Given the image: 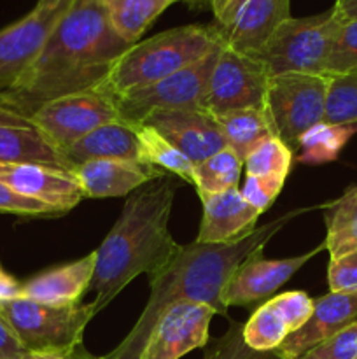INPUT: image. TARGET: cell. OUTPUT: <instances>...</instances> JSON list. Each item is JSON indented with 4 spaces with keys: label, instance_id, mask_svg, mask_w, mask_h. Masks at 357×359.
<instances>
[{
    "label": "cell",
    "instance_id": "7c38bea8",
    "mask_svg": "<svg viewBox=\"0 0 357 359\" xmlns=\"http://www.w3.org/2000/svg\"><path fill=\"white\" fill-rule=\"evenodd\" d=\"M216 311L209 305L178 302L154 323L139 359H181L209 342L210 321Z\"/></svg>",
    "mask_w": 357,
    "mask_h": 359
},
{
    "label": "cell",
    "instance_id": "f6af8a7d",
    "mask_svg": "<svg viewBox=\"0 0 357 359\" xmlns=\"http://www.w3.org/2000/svg\"><path fill=\"white\" fill-rule=\"evenodd\" d=\"M343 2H350V0H336L335 4H343Z\"/></svg>",
    "mask_w": 357,
    "mask_h": 359
},
{
    "label": "cell",
    "instance_id": "4316f807",
    "mask_svg": "<svg viewBox=\"0 0 357 359\" xmlns=\"http://www.w3.org/2000/svg\"><path fill=\"white\" fill-rule=\"evenodd\" d=\"M135 128L144 163L161 168L167 174L170 172V174L181 177L182 181L192 184L195 165L177 147L172 146L154 126L147 125V123H135Z\"/></svg>",
    "mask_w": 357,
    "mask_h": 359
},
{
    "label": "cell",
    "instance_id": "30bf717a",
    "mask_svg": "<svg viewBox=\"0 0 357 359\" xmlns=\"http://www.w3.org/2000/svg\"><path fill=\"white\" fill-rule=\"evenodd\" d=\"M72 0H37L34 9L0 30V93L35 62Z\"/></svg>",
    "mask_w": 357,
    "mask_h": 359
},
{
    "label": "cell",
    "instance_id": "d590c367",
    "mask_svg": "<svg viewBox=\"0 0 357 359\" xmlns=\"http://www.w3.org/2000/svg\"><path fill=\"white\" fill-rule=\"evenodd\" d=\"M272 304L289 323L290 332L300 330L314 312V300L304 291H289V293L276 294L275 298H272Z\"/></svg>",
    "mask_w": 357,
    "mask_h": 359
},
{
    "label": "cell",
    "instance_id": "cb8c5ba5",
    "mask_svg": "<svg viewBox=\"0 0 357 359\" xmlns=\"http://www.w3.org/2000/svg\"><path fill=\"white\" fill-rule=\"evenodd\" d=\"M326 209L328 235L324 244L331 259L357 251V186L346 189Z\"/></svg>",
    "mask_w": 357,
    "mask_h": 359
},
{
    "label": "cell",
    "instance_id": "f1b7e54d",
    "mask_svg": "<svg viewBox=\"0 0 357 359\" xmlns=\"http://www.w3.org/2000/svg\"><path fill=\"white\" fill-rule=\"evenodd\" d=\"M290 333L289 323L272 300L262 304L241 328L245 346L255 353H273Z\"/></svg>",
    "mask_w": 357,
    "mask_h": 359
},
{
    "label": "cell",
    "instance_id": "83f0119b",
    "mask_svg": "<svg viewBox=\"0 0 357 359\" xmlns=\"http://www.w3.org/2000/svg\"><path fill=\"white\" fill-rule=\"evenodd\" d=\"M241 167H244V161L230 147H224L223 151L212 154L202 163L195 165L192 186L202 200L210 195L226 191L230 188H237Z\"/></svg>",
    "mask_w": 357,
    "mask_h": 359
},
{
    "label": "cell",
    "instance_id": "7bdbcfd3",
    "mask_svg": "<svg viewBox=\"0 0 357 359\" xmlns=\"http://www.w3.org/2000/svg\"><path fill=\"white\" fill-rule=\"evenodd\" d=\"M336 9V13L340 14L342 20H357V0H350V2L343 4H335L332 6Z\"/></svg>",
    "mask_w": 357,
    "mask_h": 359
},
{
    "label": "cell",
    "instance_id": "f35d334b",
    "mask_svg": "<svg viewBox=\"0 0 357 359\" xmlns=\"http://www.w3.org/2000/svg\"><path fill=\"white\" fill-rule=\"evenodd\" d=\"M28 351L0 314V359H27Z\"/></svg>",
    "mask_w": 357,
    "mask_h": 359
},
{
    "label": "cell",
    "instance_id": "d4e9b609",
    "mask_svg": "<svg viewBox=\"0 0 357 359\" xmlns=\"http://www.w3.org/2000/svg\"><path fill=\"white\" fill-rule=\"evenodd\" d=\"M172 4L174 0H105L112 27L130 44H136Z\"/></svg>",
    "mask_w": 357,
    "mask_h": 359
},
{
    "label": "cell",
    "instance_id": "8992f818",
    "mask_svg": "<svg viewBox=\"0 0 357 359\" xmlns=\"http://www.w3.org/2000/svg\"><path fill=\"white\" fill-rule=\"evenodd\" d=\"M0 314L28 353H48L83 344L97 311L93 304L46 305L20 297L0 305Z\"/></svg>",
    "mask_w": 357,
    "mask_h": 359
},
{
    "label": "cell",
    "instance_id": "d6a6232c",
    "mask_svg": "<svg viewBox=\"0 0 357 359\" xmlns=\"http://www.w3.org/2000/svg\"><path fill=\"white\" fill-rule=\"evenodd\" d=\"M300 359H357V321L350 323Z\"/></svg>",
    "mask_w": 357,
    "mask_h": 359
},
{
    "label": "cell",
    "instance_id": "ee69618b",
    "mask_svg": "<svg viewBox=\"0 0 357 359\" xmlns=\"http://www.w3.org/2000/svg\"><path fill=\"white\" fill-rule=\"evenodd\" d=\"M174 2H186V4H212V0H174Z\"/></svg>",
    "mask_w": 357,
    "mask_h": 359
},
{
    "label": "cell",
    "instance_id": "ab89813d",
    "mask_svg": "<svg viewBox=\"0 0 357 359\" xmlns=\"http://www.w3.org/2000/svg\"><path fill=\"white\" fill-rule=\"evenodd\" d=\"M245 2L247 0H212L210 6H212L214 14H216V27H227Z\"/></svg>",
    "mask_w": 357,
    "mask_h": 359
},
{
    "label": "cell",
    "instance_id": "9c48e42d",
    "mask_svg": "<svg viewBox=\"0 0 357 359\" xmlns=\"http://www.w3.org/2000/svg\"><path fill=\"white\" fill-rule=\"evenodd\" d=\"M31 119L49 142L63 153L98 126L121 119V116L115 97L102 84L46 102L31 114Z\"/></svg>",
    "mask_w": 357,
    "mask_h": 359
},
{
    "label": "cell",
    "instance_id": "7402d4cb",
    "mask_svg": "<svg viewBox=\"0 0 357 359\" xmlns=\"http://www.w3.org/2000/svg\"><path fill=\"white\" fill-rule=\"evenodd\" d=\"M94 265L97 252L93 251L69 265L38 273L23 284V297L46 305L79 304L84 291L90 287Z\"/></svg>",
    "mask_w": 357,
    "mask_h": 359
},
{
    "label": "cell",
    "instance_id": "4fadbf2b",
    "mask_svg": "<svg viewBox=\"0 0 357 359\" xmlns=\"http://www.w3.org/2000/svg\"><path fill=\"white\" fill-rule=\"evenodd\" d=\"M322 249H326L324 242L318 248L308 251L307 255L286 259H268L262 256V249L255 251L234 270L227 280L223 291L224 307H244L265 300Z\"/></svg>",
    "mask_w": 357,
    "mask_h": 359
},
{
    "label": "cell",
    "instance_id": "1f68e13d",
    "mask_svg": "<svg viewBox=\"0 0 357 359\" xmlns=\"http://www.w3.org/2000/svg\"><path fill=\"white\" fill-rule=\"evenodd\" d=\"M324 74H357V20H342L326 62Z\"/></svg>",
    "mask_w": 357,
    "mask_h": 359
},
{
    "label": "cell",
    "instance_id": "b9f144b4",
    "mask_svg": "<svg viewBox=\"0 0 357 359\" xmlns=\"http://www.w3.org/2000/svg\"><path fill=\"white\" fill-rule=\"evenodd\" d=\"M23 297V286L0 266V305Z\"/></svg>",
    "mask_w": 357,
    "mask_h": 359
},
{
    "label": "cell",
    "instance_id": "6da1fadb",
    "mask_svg": "<svg viewBox=\"0 0 357 359\" xmlns=\"http://www.w3.org/2000/svg\"><path fill=\"white\" fill-rule=\"evenodd\" d=\"M132 46L112 27L105 0H72L35 62L0 100L31 116L46 102L102 86Z\"/></svg>",
    "mask_w": 357,
    "mask_h": 359
},
{
    "label": "cell",
    "instance_id": "ac0fdd59",
    "mask_svg": "<svg viewBox=\"0 0 357 359\" xmlns=\"http://www.w3.org/2000/svg\"><path fill=\"white\" fill-rule=\"evenodd\" d=\"M289 18L290 0H247L227 27H214L223 46L241 55L255 56Z\"/></svg>",
    "mask_w": 357,
    "mask_h": 359
},
{
    "label": "cell",
    "instance_id": "e575fe53",
    "mask_svg": "<svg viewBox=\"0 0 357 359\" xmlns=\"http://www.w3.org/2000/svg\"><path fill=\"white\" fill-rule=\"evenodd\" d=\"M284 182L286 179L279 175H247L240 191L241 196L262 214L275 202L279 193L282 191Z\"/></svg>",
    "mask_w": 357,
    "mask_h": 359
},
{
    "label": "cell",
    "instance_id": "8fae6325",
    "mask_svg": "<svg viewBox=\"0 0 357 359\" xmlns=\"http://www.w3.org/2000/svg\"><path fill=\"white\" fill-rule=\"evenodd\" d=\"M270 76L258 58L223 46L206 91V111L223 116L244 109H265Z\"/></svg>",
    "mask_w": 357,
    "mask_h": 359
},
{
    "label": "cell",
    "instance_id": "8d00e7d4",
    "mask_svg": "<svg viewBox=\"0 0 357 359\" xmlns=\"http://www.w3.org/2000/svg\"><path fill=\"white\" fill-rule=\"evenodd\" d=\"M328 284L331 293L357 294V251L329 262Z\"/></svg>",
    "mask_w": 357,
    "mask_h": 359
},
{
    "label": "cell",
    "instance_id": "3957f363",
    "mask_svg": "<svg viewBox=\"0 0 357 359\" xmlns=\"http://www.w3.org/2000/svg\"><path fill=\"white\" fill-rule=\"evenodd\" d=\"M174 198L175 182L168 175L128 195L121 216L94 251L97 265L88 290L97 294V314L136 276L153 277L181 251L168 230Z\"/></svg>",
    "mask_w": 357,
    "mask_h": 359
},
{
    "label": "cell",
    "instance_id": "60d3db41",
    "mask_svg": "<svg viewBox=\"0 0 357 359\" xmlns=\"http://www.w3.org/2000/svg\"><path fill=\"white\" fill-rule=\"evenodd\" d=\"M27 359H102L93 356L84 349L83 344L69 347V349H59V351H48V353H28Z\"/></svg>",
    "mask_w": 357,
    "mask_h": 359
},
{
    "label": "cell",
    "instance_id": "74e56055",
    "mask_svg": "<svg viewBox=\"0 0 357 359\" xmlns=\"http://www.w3.org/2000/svg\"><path fill=\"white\" fill-rule=\"evenodd\" d=\"M0 214H18V216H56V210L41 202L21 196L0 181Z\"/></svg>",
    "mask_w": 357,
    "mask_h": 359
},
{
    "label": "cell",
    "instance_id": "44dd1931",
    "mask_svg": "<svg viewBox=\"0 0 357 359\" xmlns=\"http://www.w3.org/2000/svg\"><path fill=\"white\" fill-rule=\"evenodd\" d=\"M63 156L72 172L80 165L94 160H128L144 163L135 123L126 119H115L98 126L79 142L63 151Z\"/></svg>",
    "mask_w": 357,
    "mask_h": 359
},
{
    "label": "cell",
    "instance_id": "d6986e66",
    "mask_svg": "<svg viewBox=\"0 0 357 359\" xmlns=\"http://www.w3.org/2000/svg\"><path fill=\"white\" fill-rule=\"evenodd\" d=\"M84 198L128 196L147 182L167 175L161 168L128 160H94L74 170Z\"/></svg>",
    "mask_w": 357,
    "mask_h": 359
},
{
    "label": "cell",
    "instance_id": "ba28073f",
    "mask_svg": "<svg viewBox=\"0 0 357 359\" xmlns=\"http://www.w3.org/2000/svg\"><path fill=\"white\" fill-rule=\"evenodd\" d=\"M220 48L223 44L217 46L198 62L184 67L178 72L150 86L130 91L115 98L121 119L130 123H144L156 112L182 111V109L206 111V91Z\"/></svg>",
    "mask_w": 357,
    "mask_h": 359
},
{
    "label": "cell",
    "instance_id": "5b68a950",
    "mask_svg": "<svg viewBox=\"0 0 357 359\" xmlns=\"http://www.w3.org/2000/svg\"><path fill=\"white\" fill-rule=\"evenodd\" d=\"M342 18L335 7L315 16L284 21L254 56L270 79L284 74H324Z\"/></svg>",
    "mask_w": 357,
    "mask_h": 359
},
{
    "label": "cell",
    "instance_id": "4dcf8cb0",
    "mask_svg": "<svg viewBox=\"0 0 357 359\" xmlns=\"http://www.w3.org/2000/svg\"><path fill=\"white\" fill-rule=\"evenodd\" d=\"M294 151L279 137H270L259 144L244 161L247 175H279L287 179L293 167Z\"/></svg>",
    "mask_w": 357,
    "mask_h": 359
},
{
    "label": "cell",
    "instance_id": "52a82bcc",
    "mask_svg": "<svg viewBox=\"0 0 357 359\" xmlns=\"http://www.w3.org/2000/svg\"><path fill=\"white\" fill-rule=\"evenodd\" d=\"M328 86L326 74H284L270 79L262 111L275 137L293 151L312 126L324 121Z\"/></svg>",
    "mask_w": 357,
    "mask_h": 359
},
{
    "label": "cell",
    "instance_id": "9a60e30c",
    "mask_svg": "<svg viewBox=\"0 0 357 359\" xmlns=\"http://www.w3.org/2000/svg\"><path fill=\"white\" fill-rule=\"evenodd\" d=\"M144 123L154 126L192 165L202 163L227 147L217 118L209 111L182 109L156 112Z\"/></svg>",
    "mask_w": 357,
    "mask_h": 359
},
{
    "label": "cell",
    "instance_id": "603a6c76",
    "mask_svg": "<svg viewBox=\"0 0 357 359\" xmlns=\"http://www.w3.org/2000/svg\"><path fill=\"white\" fill-rule=\"evenodd\" d=\"M216 118L226 139V146L241 161L247 160L248 154L259 144H262L270 137H275L272 123L262 109H244V111H233L216 116Z\"/></svg>",
    "mask_w": 357,
    "mask_h": 359
},
{
    "label": "cell",
    "instance_id": "7a4b0ae2",
    "mask_svg": "<svg viewBox=\"0 0 357 359\" xmlns=\"http://www.w3.org/2000/svg\"><path fill=\"white\" fill-rule=\"evenodd\" d=\"M307 209L289 210L276 219L254 228L244 238L227 244L182 245L168 265L149 279V302L136 319L126 339L102 359H139L154 323L178 302L209 305L216 314H227L223 304V291L234 270L255 251H261L290 219Z\"/></svg>",
    "mask_w": 357,
    "mask_h": 359
},
{
    "label": "cell",
    "instance_id": "2e32d148",
    "mask_svg": "<svg viewBox=\"0 0 357 359\" xmlns=\"http://www.w3.org/2000/svg\"><path fill=\"white\" fill-rule=\"evenodd\" d=\"M0 181L21 196L49 205L58 214L69 212L84 198L74 172L42 165H13L0 167Z\"/></svg>",
    "mask_w": 357,
    "mask_h": 359
},
{
    "label": "cell",
    "instance_id": "277c9868",
    "mask_svg": "<svg viewBox=\"0 0 357 359\" xmlns=\"http://www.w3.org/2000/svg\"><path fill=\"white\" fill-rule=\"evenodd\" d=\"M220 44L216 27L188 25L161 32L133 44L118 60L104 86L118 98L178 72Z\"/></svg>",
    "mask_w": 357,
    "mask_h": 359
},
{
    "label": "cell",
    "instance_id": "5bb4252c",
    "mask_svg": "<svg viewBox=\"0 0 357 359\" xmlns=\"http://www.w3.org/2000/svg\"><path fill=\"white\" fill-rule=\"evenodd\" d=\"M42 165L70 170L65 156L49 142L31 116L0 100V167Z\"/></svg>",
    "mask_w": 357,
    "mask_h": 359
},
{
    "label": "cell",
    "instance_id": "484cf974",
    "mask_svg": "<svg viewBox=\"0 0 357 359\" xmlns=\"http://www.w3.org/2000/svg\"><path fill=\"white\" fill-rule=\"evenodd\" d=\"M357 133V123L354 125H331L318 123L312 126L298 142V161L304 165L331 163L343 147Z\"/></svg>",
    "mask_w": 357,
    "mask_h": 359
},
{
    "label": "cell",
    "instance_id": "836d02e7",
    "mask_svg": "<svg viewBox=\"0 0 357 359\" xmlns=\"http://www.w3.org/2000/svg\"><path fill=\"white\" fill-rule=\"evenodd\" d=\"M241 328L244 325L231 323L226 335L217 340L214 347H210L205 359H280L275 356V353H255L248 349L241 337Z\"/></svg>",
    "mask_w": 357,
    "mask_h": 359
},
{
    "label": "cell",
    "instance_id": "e0dca14e",
    "mask_svg": "<svg viewBox=\"0 0 357 359\" xmlns=\"http://www.w3.org/2000/svg\"><path fill=\"white\" fill-rule=\"evenodd\" d=\"M357 294L329 293L314 300V312L300 330L290 333L282 346L275 349L280 359H300L318 344L326 342L332 335L356 321Z\"/></svg>",
    "mask_w": 357,
    "mask_h": 359
},
{
    "label": "cell",
    "instance_id": "f546056e",
    "mask_svg": "<svg viewBox=\"0 0 357 359\" xmlns=\"http://www.w3.org/2000/svg\"><path fill=\"white\" fill-rule=\"evenodd\" d=\"M324 121L331 125L357 123V74L329 76Z\"/></svg>",
    "mask_w": 357,
    "mask_h": 359
},
{
    "label": "cell",
    "instance_id": "ffe728a7",
    "mask_svg": "<svg viewBox=\"0 0 357 359\" xmlns=\"http://www.w3.org/2000/svg\"><path fill=\"white\" fill-rule=\"evenodd\" d=\"M203 217L196 242L200 244H227L244 238L255 228L261 216L258 209L241 196L238 188H230L202 200Z\"/></svg>",
    "mask_w": 357,
    "mask_h": 359
}]
</instances>
